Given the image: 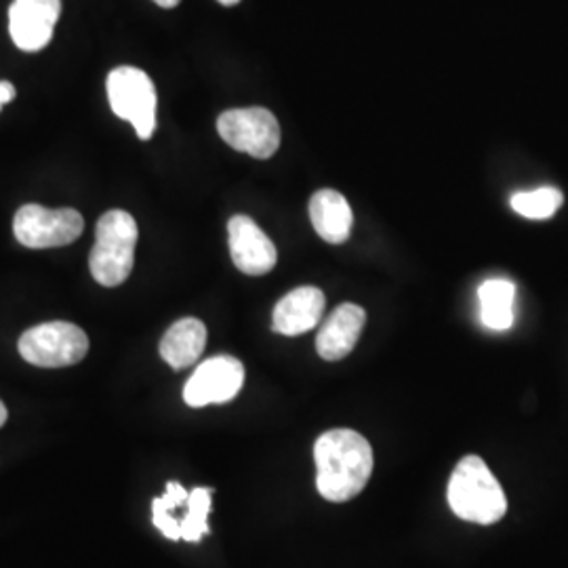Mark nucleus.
Instances as JSON below:
<instances>
[{
  "label": "nucleus",
  "instance_id": "1",
  "mask_svg": "<svg viewBox=\"0 0 568 568\" xmlns=\"http://www.w3.org/2000/svg\"><path fill=\"white\" fill-rule=\"evenodd\" d=\"M316 488L326 501L344 504L361 495L373 474V448L354 429H328L314 445Z\"/></svg>",
  "mask_w": 568,
  "mask_h": 568
},
{
  "label": "nucleus",
  "instance_id": "2",
  "mask_svg": "<svg viewBox=\"0 0 568 568\" xmlns=\"http://www.w3.org/2000/svg\"><path fill=\"white\" fill-rule=\"evenodd\" d=\"M448 506L466 523L495 525L506 516L508 499L490 467L480 457L467 455L450 474Z\"/></svg>",
  "mask_w": 568,
  "mask_h": 568
},
{
  "label": "nucleus",
  "instance_id": "3",
  "mask_svg": "<svg viewBox=\"0 0 568 568\" xmlns=\"http://www.w3.org/2000/svg\"><path fill=\"white\" fill-rule=\"evenodd\" d=\"M138 224L131 213L112 209L103 213L95 227V244L89 255L91 274L102 286L124 283L135 264Z\"/></svg>",
  "mask_w": 568,
  "mask_h": 568
},
{
  "label": "nucleus",
  "instance_id": "4",
  "mask_svg": "<svg viewBox=\"0 0 568 568\" xmlns=\"http://www.w3.org/2000/svg\"><path fill=\"white\" fill-rule=\"evenodd\" d=\"M112 112L131 122L140 140H150L156 129V89L152 79L133 65H121L108 77Z\"/></svg>",
  "mask_w": 568,
  "mask_h": 568
},
{
  "label": "nucleus",
  "instance_id": "5",
  "mask_svg": "<svg viewBox=\"0 0 568 568\" xmlns=\"http://www.w3.org/2000/svg\"><path fill=\"white\" fill-rule=\"evenodd\" d=\"M89 352V337L72 323H44L28 328L20 337L21 358L42 368H60L81 363Z\"/></svg>",
  "mask_w": 568,
  "mask_h": 568
},
{
  "label": "nucleus",
  "instance_id": "6",
  "mask_svg": "<svg viewBox=\"0 0 568 568\" xmlns=\"http://www.w3.org/2000/svg\"><path fill=\"white\" fill-rule=\"evenodd\" d=\"M217 131L230 148L260 161L281 148V124L265 108L227 110L217 119Z\"/></svg>",
  "mask_w": 568,
  "mask_h": 568
},
{
  "label": "nucleus",
  "instance_id": "7",
  "mask_svg": "<svg viewBox=\"0 0 568 568\" xmlns=\"http://www.w3.org/2000/svg\"><path fill=\"white\" fill-rule=\"evenodd\" d=\"M84 230V220L74 209H47L23 204L13 217V234L28 248H55L72 244Z\"/></svg>",
  "mask_w": 568,
  "mask_h": 568
},
{
  "label": "nucleus",
  "instance_id": "8",
  "mask_svg": "<svg viewBox=\"0 0 568 568\" xmlns=\"http://www.w3.org/2000/svg\"><path fill=\"white\" fill-rule=\"evenodd\" d=\"M244 384V366L234 356H215L204 361L183 387L185 405L201 408L230 403Z\"/></svg>",
  "mask_w": 568,
  "mask_h": 568
},
{
  "label": "nucleus",
  "instance_id": "9",
  "mask_svg": "<svg viewBox=\"0 0 568 568\" xmlns=\"http://www.w3.org/2000/svg\"><path fill=\"white\" fill-rule=\"evenodd\" d=\"M60 13L61 0H13L9 9L11 39L21 51H41L53 39Z\"/></svg>",
  "mask_w": 568,
  "mask_h": 568
},
{
  "label": "nucleus",
  "instance_id": "10",
  "mask_svg": "<svg viewBox=\"0 0 568 568\" xmlns=\"http://www.w3.org/2000/svg\"><path fill=\"white\" fill-rule=\"evenodd\" d=\"M230 255L234 265L248 276H264L276 265V246L264 230L246 215H234L227 224Z\"/></svg>",
  "mask_w": 568,
  "mask_h": 568
},
{
  "label": "nucleus",
  "instance_id": "11",
  "mask_svg": "<svg viewBox=\"0 0 568 568\" xmlns=\"http://www.w3.org/2000/svg\"><path fill=\"white\" fill-rule=\"evenodd\" d=\"M325 293L316 286H300L286 293L274 307L272 326L281 335H304L316 328L325 314Z\"/></svg>",
  "mask_w": 568,
  "mask_h": 568
},
{
  "label": "nucleus",
  "instance_id": "12",
  "mask_svg": "<svg viewBox=\"0 0 568 568\" xmlns=\"http://www.w3.org/2000/svg\"><path fill=\"white\" fill-rule=\"evenodd\" d=\"M365 323L366 314L361 305H339L318 331L316 349L321 358H325L328 363L345 358L358 344Z\"/></svg>",
  "mask_w": 568,
  "mask_h": 568
},
{
  "label": "nucleus",
  "instance_id": "13",
  "mask_svg": "<svg viewBox=\"0 0 568 568\" xmlns=\"http://www.w3.org/2000/svg\"><path fill=\"white\" fill-rule=\"evenodd\" d=\"M310 220L316 234L331 244H342L349 239L354 215L344 194L335 190H318L310 201Z\"/></svg>",
  "mask_w": 568,
  "mask_h": 568
},
{
  "label": "nucleus",
  "instance_id": "14",
  "mask_svg": "<svg viewBox=\"0 0 568 568\" xmlns=\"http://www.w3.org/2000/svg\"><path fill=\"white\" fill-rule=\"evenodd\" d=\"M206 345V326L199 318H182L164 333L161 356L164 363L182 371L199 363Z\"/></svg>",
  "mask_w": 568,
  "mask_h": 568
},
{
  "label": "nucleus",
  "instance_id": "15",
  "mask_svg": "<svg viewBox=\"0 0 568 568\" xmlns=\"http://www.w3.org/2000/svg\"><path fill=\"white\" fill-rule=\"evenodd\" d=\"M480 318L490 331H508L514 325L516 286L506 278H490L478 288Z\"/></svg>",
  "mask_w": 568,
  "mask_h": 568
},
{
  "label": "nucleus",
  "instance_id": "16",
  "mask_svg": "<svg viewBox=\"0 0 568 568\" xmlns=\"http://www.w3.org/2000/svg\"><path fill=\"white\" fill-rule=\"evenodd\" d=\"M562 192L556 187H537L511 196V209L527 220H549L562 206Z\"/></svg>",
  "mask_w": 568,
  "mask_h": 568
},
{
  "label": "nucleus",
  "instance_id": "17",
  "mask_svg": "<svg viewBox=\"0 0 568 568\" xmlns=\"http://www.w3.org/2000/svg\"><path fill=\"white\" fill-rule=\"evenodd\" d=\"M213 488L196 487L190 490L185 516L182 518V539L190 544H199L209 532V511H211Z\"/></svg>",
  "mask_w": 568,
  "mask_h": 568
},
{
  "label": "nucleus",
  "instance_id": "18",
  "mask_svg": "<svg viewBox=\"0 0 568 568\" xmlns=\"http://www.w3.org/2000/svg\"><path fill=\"white\" fill-rule=\"evenodd\" d=\"M152 523H154V527L163 532L166 539H171V541L182 539V520H178L173 516V511L164 508L163 504L159 501V497L152 501Z\"/></svg>",
  "mask_w": 568,
  "mask_h": 568
},
{
  "label": "nucleus",
  "instance_id": "19",
  "mask_svg": "<svg viewBox=\"0 0 568 568\" xmlns=\"http://www.w3.org/2000/svg\"><path fill=\"white\" fill-rule=\"evenodd\" d=\"M16 98V87L9 81H0V108Z\"/></svg>",
  "mask_w": 568,
  "mask_h": 568
},
{
  "label": "nucleus",
  "instance_id": "20",
  "mask_svg": "<svg viewBox=\"0 0 568 568\" xmlns=\"http://www.w3.org/2000/svg\"><path fill=\"white\" fill-rule=\"evenodd\" d=\"M159 7H163V9H173V7H178L182 0H154Z\"/></svg>",
  "mask_w": 568,
  "mask_h": 568
},
{
  "label": "nucleus",
  "instance_id": "21",
  "mask_svg": "<svg viewBox=\"0 0 568 568\" xmlns=\"http://www.w3.org/2000/svg\"><path fill=\"white\" fill-rule=\"evenodd\" d=\"M7 424V406L2 405V400H0V427Z\"/></svg>",
  "mask_w": 568,
  "mask_h": 568
},
{
  "label": "nucleus",
  "instance_id": "22",
  "mask_svg": "<svg viewBox=\"0 0 568 568\" xmlns=\"http://www.w3.org/2000/svg\"><path fill=\"white\" fill-rule=\"evenodd\" d=\"M222 4H225V7H232V4H236V2H241V0H220Z\"/></svg>",
  "mask_w": 568,
  "mask_h": 568
}]
</instances>
